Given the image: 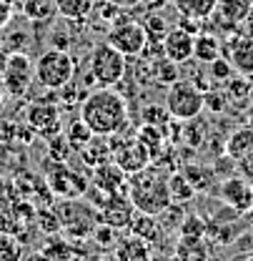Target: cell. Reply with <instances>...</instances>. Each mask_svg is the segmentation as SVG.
<instances>
[{
	"label": "cell",
	"mask_w": 253,
	"mask_h": 261,
	"mask_svg": "<svg viewBox=\"0 0 253 261\" xmlns=\"http://www.w3.org/2000/svg\"><path fill=\"white\" fill-rule=\"evenodd\" d=\"M33 81H35V63L28 53L18 50V53H8V63H5V75H3V88L10 98H25L31 91Z\"/></svg>",
	"instance_id": "obj_8"
},
{
	"label": "cell",
	"mask_w": 253,
	"mask_h": 261,
	"mask_svg": "<svg viewBox=\"0 0 253 261\" xmlns=\"http://www.w3.org/2000/svg\"><path fill=\"white\" fill-rule=\"evenodd\" d=\"M98 261H118L116 256H105V259H98Z\"/></svg>",
	"instance_id": "obj_50"
},
{
	"label": "cell",
	"mask_w": 253,
	"mask_h": 261,
	"mask_svg": "<svg viewBox=\"0 0 253 261\" xmlns=\"http://www.w3.org/2000/svg\"><path fill=\"white\" fill-rule=\"evenodd\" d=\"M223 56L238 75L253 78V35H231L223 43Z\"/></svg>",
	"instance_id": "obj_13"
},
{
	"label": "cell",
	"mask_w": 253,
	"mask_h": 261,
	"mask_svg": "<svg viewBox=\"0 0 253 261\" xmlns=\"http://www.w3.org/2000/svg\"><path fill=\"white\" fill-rule=\"evenodd\" d=\"M128 198L135 206V211L151 214V216H163L173 206L168 176L160 173L153 163L138 173H130L128 176Z\"/></svg>",
	"instance_id": "obj_2"
},
{
	"label": "cell",
	"mask_w": 253,
	"mask_h": 261,
	"mask_svg": "<svg viewBox=\"0 0 253 261\" xmlns=\"http://www.w3.org/2000/svg\"><path fill=\"white\" fill-rule=\"evenodd\" d=\"M206 228H208V224L201 219V216H186V221L181 224V236H206Z\"/></svg>",
	"instance_id": "obj_39"
},
{
	"label": "cell",
	"mask_w": 253,
	"mask_h": 261,
	"mask_svg": "<svg viewBox=\"0 0 253 261\" xmlns=\"http://www.w3.org/2000/svg\"><path fill=\"white\" fill-rule=\"evenodd\" d=\"M110 3H116L121 10H130V8H135V5H140V0H110Z\"/></svg>",
	"instance_id": "obj_43"
},
{
	"label": "cell",
	"mask_w": 253,
	"mask_h": 261,
	"mask_svg": "<svg viewBox=\"0 0 253 261\" xmlns=\"http://www.w3.org/2000/svg\"><path fill=\"white\" fill-rule=\"evenodd\" d=\"M143 25H146V33H148V43H160L163 35L168 33L165 20H163L160 15H156V13H148L146 20H143Z\"/></svg>",
	"instance_id": "obj_34"
},
{
	"label": "cell",
	"mask_w": 253,
	"mask_h": 261,
	"mask_svg": "<svg viewBox=\"0 0 253 261\" xmlns=\"http://www.w3.org/2000/svg\"><path fill=\"white\" fill-rule=\"evenodd\" d=\"M113 136H93V141L80 151V161H86L91 168L103 161H110L113 156Z\"/></svg>",
	"instance_id": "obj_21"
},
{
	"label": "cell",
	"mask_w": 253,
	"mask_h": 261,
	"mask_svg": "<svg viewBox=\"0 0 253 261\" xmlns=\"http://www.w3.org/2000/svg\"><path fill=\"white\" fill-rule=\"evenodd\" d=\"M48 151H50V159L53 161H68V156H70V143L65 141V136H55V138H50L48 141Z\"/></svg>",
	"instance_id": "obj_38"
},
{
	"label": "cell",
	"mask_w": 253,
	"mask_h": 261,
	"mask_svg": "<svg viewBox=\"0 0 253 261\" xmlns=\"http://www.w3.org/2000/svg\"><path fill=\"white\" fill-rule=\"evenodd\" d=\"M33 63H35V81L45 91H61L75 75V58L70 56V50L45 48Z\"/></svg>",
	"instance_id": "obj_3"
},
{
	"label": "cell",
	"mask_w": 253,
	"mask_h": 261,
	"mask_svg": "<svg viewBox=\"0 0 253 261\" xmlns=\"http://www.w3.org/2000/svg\"><path fill=\"white\" fill-rule=\"evenodd\" d=\"M13 15H15V8L8 0H0V31L8 28V23L13 20Z\"/></svg>",
	"instance_id": "obj_40"
},
{
	"label": "cell",
	"mask_w": 253,
	"mask_h": 261,
	"mask_svg": "<svg viewBox=\"0 0 253 261\" xmlns=\"http://www.w3.org/2000/svg\"><path fill=\"white\" fill-rule=\"evenodd\" d=\"M105 40L121 50L126 58H140L148 48V33L143 20H135V18H128V15H118L105 33Z\"/></svg>",
	"instance_id": "obj_6"
},
{
	"label": "cell",
	"mask_w": 253,
	"mask_h": 261,
	"mask_svg": "<svg viewBox=\"0 0 253 261\" xmlns=\"http://www.w3.org/2000/svg\"><path fill=\"white\" fill-rule=\"evenodd\" d=\"M63 136H65V141L70 143V148L73 151H83L91 141H93V130L88 128V123L78 116L75 121H70L68 126H63Z\"/></svg>",
	"instance_id": "obj_25"
},
{
	"label": "cell",
	"mask_w": 253,
	"mask_h": 261,
	"mask_svg": "<svg viewBox=\"0 0 253 261\" xmlns=\"http://www.w3.org/2000/svg\"><path fill=\"white\" fill-rule=\"evenodd\" d=\"M110 161H116L130 176V173H138V171L148 168L153 159H151V153L146 151V146L138 138H128V141H113Z\"/></svg>",
	"instance_id": "obj_12"
},
{
	"label": "cell",
	"mask_w": 253,
	"mask_h": 261,
	"mask_svg": "<svg viewBox=\"0 0 253 261\" xmlns=\"http://www.w3.org/2000/svg\"><path fill=\"white\" fill-rule=\"evenodd\" d=\"M236 166H238V173H241L243 178H248V181L253 184V153H251V156H246V159H241Z\"/></svg>",
	"instance_id": "obj_41"
},
{
	"label": "cell",
	"mask_w": 253,
	"mask_h": 261,
	"mask_svg": "<svg viewBox=\"0 0 253 261\" xmlns=\"http://www.w3.org/2000/svg\"><path fill=\"white\" fill-rule=\"evenodd\" d=\"M20 261H53L50 256H45L43 251H31V254H25Z\"/></svg>",
	"instance_id": "obj_42"
},
{
	"label": "cell",
	"mask_w": 253,
	"mask_h": 261,
	"mask_svg": "<svg viewBox=\"0 0 253 261\" xmlns=\"http://www.w3.org/2000/svg\"><path fill=\"white\" fill-rule=\"evenodd\" d=\"M143 123H148V126H158V128H168V123H171V113L165 111V108H160V106H146L143 108Z\"/></svg>",
	"instance_id": "obj_33"
},
{
	"label": "cell",
	"mask_w": 253,
	"mask_h": 261,
	"mask_svg": "<svg viewBox=\"0 0 253 261\" xmlns=\"http://www.w3.org/2000/svg\"><path fill=\"white\" fill-rule=\"evenodd\" d=\"M193 43H195V35L178 25V28H168V33L160 40V48H163V56L168 61L183 65L193 61Z\"/></svg>",
	"instance_id": "obj_15"
},
{
	"label": "cell",
	"mask_w": 253,
	"mask_h": 261,
	"mask_svg": "<svg viewBox=\"0 0 253 261\" xmlns=\"http://www.w3.org/2000/svg\"><path fill=\"white\" fill-rule=\"evenodd\" d=\"M8 3H10V5H13V8H15V10H20V8H23V3H25V0H8Z\"/></svg>",
	"instance_id": "obj_49"
},
{
	"label": "cell",
	"mask_w": 253,
	"mask_h": 261,
	"mask_svg": "<svg viewBox=\"0 0 253 261\" xmlns=\"http://www.w3.org/2000/svg\"><path fill=\"white\" fill-rule=\"evenodd\" d=\"M156 219H158V216H151V214H140V211H135V216H133V221H130V226H128V233H133V236H138V239L153 244V241L158 239V233H160V224L156 221Z\"/></svg>",
	"instance_id": "obj_23"
},
{
	"label": "cell",
	"mask_w": 253,
	"mask_h": 261,
	"mask_svg": "<svg viewBox=\"0 0 253 261\" xmlns=\"http://www.w3.org/2000/svg\"><path fill=\"white\" fill-rule=\"evenodd\" d=\"M153 78H156V83H160V86H173L176 81H181V65L168 61L163 56L158 61H153Z\"/></svg>",
	"instance_id": "obj_28"
},
{
	"label": "cell",
	"mask_w": 253,
	"mask_h": 261,
	"mask_svg": "<svg viewBox=\"0 0 253 261\" xmlns=\"http://www.w3.org/2000/svg\"><path fill=\"white\" fill-rule=\"evenodd\" d=\"M43 254H45V256H50L53 261H70L73 256H75L73 244H70V241H65V239H50V241L45 244Z\"/></svg>",
	"instance_id": "obj_30"
},
{
	"label": "cell",
	"mask_w": 253,
	"mask_h": 261,
	"mask_svg": "<svg viewBox=\"0 0 253 261\" xmlns=\"http://www.w3.org/2000/svg\"><path fill=\"white\" fill-rule=\"evenodd\" d=\"M70 261H93V259H75V256H73V259Z\"/></svg>",
	"instance_id": "obj_51"
},
{
	"label": "cell",
	"mask_w": 253,
	"mask_h": 261,
	"mask_svg": "<svg viewBox=\"0 0 253 261\" xmlns=\"http://www.w3.org/2000/svg\"><path fill=\"white\" fill-rule=\"evenodd\" d=\"M208 75H211V81L226 83V81H231V78L236 75V70H233V65L228 63V58L221 56V58H216L213 63H208Z\"/></svg>",
	"instance_id": "obj_35"
},
{
	"label": "cell",
	"mask_w": 253,
	"mask_h": 261,
	"mask_svg": "<svg viewBox=\"0 0 253 261\" xmlns=\"http://www.w3.org/2000/svg\"><path fill=\"white\" fill-rule=\"evenodd\" d=\"M165 0H140V5H146L148 10H153V8H158V5H163Z\"/></svg>",
	"instance_id": "obj_45"
},
{
	"label": "cell",
	"mask_w": 253,
	"mask_h": 261,
	"mask_svg": "<svg viewBox=\"0 0 253 261\" xmlns=\"http://www.w3.org/2000/svg\"><path fill=\"white\" fill-rule=\"evenodd\" d=\"M5 63H8V53L0 50V81H3V75H5Z\"/></svg>",
	"instance_id": "obj_46"
},
{
	"label": "cell",
	"mask_w": 253,
	"mask_h": 261,
	"mask_svg": "<svg viewBox=\"0 0 253 261\" xmlns=\"http://www.w3.org/2000/svg\"><path fill=\"white\" fill-rule=\"evenodd\" d=\"M15 201H20L15 184H13L10 178H0V214H5Z\"/></svg>",
	"instance_id": "obj_37"
},
{
	"label": "cell",
	"mask_w": 253,
	"mask_h": 261,
	"mask_svg": "<svg viewBox=\"0 0 253 261\" xmlns=\"http://www.w3.org/2000/svg\"><path fill=\"white\" fill-rule=\"evenodd\" d=\"M218 196L236 214H248L253 208V184L248 178H243L241 173L223 178L221 186H218Z\"/></svg>",
	"instance_id": "obj_11"
},
{
	"label": "cell",
	"mask_w": 253,
	"mask_h": 261,
	"mask_svg": "<svg viewBox=\"0 0 253 261\" xmlns=\"http://www.w3.org/2000/svg\"><path fill=\"white\" fill-rule=\"evenodd\" d=\"M253 10V0H218L213 15L218 18L226 31H236L238 25H243L248 20Z\"/></svg>",
	"instance_id": "obj_16"
},
{
	"label": "cell",
	"mask_w": 253,
	"mask_h": 261,
	"mask_svg": "<svg viewBox=\"0 0 253 261\" xmlns=\"http://www.w3.org/2000/svg\"><path fill=\"white\" fill-rule=\"evenodd\" d=\"M55 10H58V18L78 23V20H86L95 10V0H55Z\"/></svg>",
	"instance_id": "obj_22"
},
{
	"label": "cell",
	"mask_w": 253,
	"mask_h": 261,
	"mask_svg": "<svg viewBox=\"0 0 253 261\" xmlns=\"http://www.w3.org/2000/svg\"><path fill=\"white\" fill-rule=\"evenodd\" d=\"M5 98H8V93H5V88H3V83H0V113H3V108H5Z\"/></svg>",
	"instance_id": "obj_47"
},
{
	"label": "cell",
	"mask_w": 253,
	"mask_h": 261,
	"mask_svg": "<svg viewBox=\"0 0 253 261\" xmlns=\"http://www.w3.org/2000/svg\"><path fill=\"white\" fill-rule=\"evenodd\" d=\"M231 261H253V251H241V254H236Z\"/></svg>",
	"instance_id": "obj_44"
},
{
	"label": "cell",
	"mask_w": 253,
	"mask_h": 261,
	"mask_svg": "<svg viewBox=\"0 0 253 261\" xmlns=\"http://www.w3.org/2000/svg\"><path fill=\"white\" fill-rule=\"evenodd\" d=\"M223 153L226 159H231L233 163H238L241 159L251 156L253 153V126H238L228 133L226 138V146H223Z\"/></svg>",
	"instance_id": "obj_17"
},
{
	"label": "cell",
	"mask_w": 253,
	"mask_h": 261,
	"mask_svg": "<svg viewBox=\"0 0 253 261\" xmlns=\"http://www.w3.org/2000/svg\"><path fill=\"white\" fill-rule=\"evenodd\" d=\"M70 23L73 20H65L61 18V23L53 28L50 33V48H61V50H70V43L75 40V35L70 33Z\"/></svg>",
	"instance_id": "obj_31"
},
{
	"label": "cell",
	"mask_w": 253,
	"mask_h": 261,
	"mask_svg": "<svg viewBox=\"0 0 253 261\" xmlns=\"http://www.w3.org/2000/svg\"><path fill=\"white\" fill-rule=\"evenodd\" d=\"M223 56V40L213 33H198L195 35V43H193V61L201 65L213 63L216 58Z\"/></svg>",
	"instance_id": "obj_19"
},
{
	"label": "cell",
	"mask_w": 253,
	"mask_h": 261,
	"mask_svg": "<svg viewBox=\"0 0 253 261\" xmlns=\"http://www.w3.org/2000/svg\"><path fill=\"white\" fill-rule=\"evenodd\" d=\"M168 189H171L173 203H176V201H190L193 196L198 194V191L193 189V184L186 178V173H171V176H168Z\"/></svg>",
	"instance_id": "obj_29"
},
{
	"label": "cell",
	"mask_w": 253,
	"mask_h": 261,
	"mask_svg": "<svg viewBox=\"0 0 253 261\" xmlns=\"http://www.w3.org/2000/svg\"><path fill=\"white\" fill-rule=\"evenodd\" d=\"M20 244L10 233H0V261H20Z\"/></svg>",
	"instance_id": "obj_36"
},
{
	"label": "cell",
	"mask_w": 253,
	"mask_h": 261,
	"mask_svg": "<svg viewBox=\"0 0 253 261\" xmlns=\"http://www.w3.org/2000/svg\"><path fill=\"white\" fill-rule=\"evenodd\" d=\"M25 121L31 123L35 133L45 141L55 138L63 133V116H61V106L43 98V100H35L25 108Z\"/></svg>",
	"instance_id": "obj_9"
},
{
	"label": "cell",
	"mask_w": 253,
	"mask_h": 261,
	"mask_svg": "<svg viewBox=\"0 0 253 261\" xmlns=\"http://www.w3.org/2000/svg\"><path fill=\"white\" fill-rule=\"evenodd\" d=\"M143 146H146V151L151 153V159L156 161L160 156V151H163V141H165V130L158 128V126H148V123H143L140 128H138V136H135Z\"/></svg>",
	"instance_id": "obj_26"
},
{
	"label": "cell",
	"mask_w": 253,
	"mask_h": 261,
	"mask_svg": "<svg viewBox=\"0 0 253 261\" xmlns=\"http://www.w3.org/2000/svg\"><path fill=\"white\" fill-rule=\"evenodd\" d=\"M80 118L95 136H121L128 128V103L113 88H93L80 103Z\"/></svg>",
	"instance_id": "obj_1"
},
{
	"label": "cell",
	"mask_w": 253,
	"mask_h": 261,
	"mask_svg": "<svg viewBox=\"0 0 253 261\" xmlns=\"http://www.w3.org/2000/svg\"><path fill=\"white\" fill-rule=\"evenodd\" d=\"M176 261H211V249L206 236H178Z\"/></svg>",
	"instance_id": "obj_20"
},
{
	"label": "cell",
	"mask_w": 253,
	"mask_h": 261,
	"mask_svg": "<svg viewBox=\"0 0 253 261\" xmlns=\"http://www.w3.org/2000/svg\"><path fill=\"white\" fill-rule=\"evenodd\" d=\"M95 203H98V221L100 224H108L118 231H128L133 216H135V206L130 203L128 191L105 196L100 194V201H95Z\"/></svg>",
	"instance_id": "obj_10"
},
{
	"label": "cell",
	"mask_w": 253,
	"mask_h": 261,
	"mask_svg": "<svg viewBox=\"0 0 253 261\" xmlns=\"http://www.w3.org/2000/svg\"><path fill=\"white\" fill-rule=\"evenodd\" d=\"M20 10H23V15L31 18V20H50L53 15H58L55 0H25Z\"/></svg>",
	"instance_id": "obj_27"
},
{
	"label": "cell",
	"mask_w": 253,
	"mask_h": 261,
	"mask_svg": "<svg viewBox=\"0 0 253 261\" xmlns=\"http://www.w3.org/2000/svg\"><path fill=\"white\" fill-rule=\"evenodd\" d=\"M43 178H45V186L48 191L63 201H75L80 196L88 194V181L83 173H78L68 161H50L45 163V171H43Z\"/></svg>",
	"instance_id": "obj_5"
},
{
	"label": "cell",
	"mask_w": 253,
	"mask_h": 261,
	"mask_svg": "<svg viewBox=\"0 0 253 261\" xmlns=\"http://www.w3.org/2000/svg\"><path fill=\"white\" fill-rule=\"evenodd\" d=\"M246 118H248V126H253V103L246 108Z\"/></svg>",
	"instance_id": "obj_48"
},
{
	"label": "cell",
	"mask_w": 253,
	"mask_h": 261,
	"mask_svg": "<svg viewBox=\"0 0 253 261\" xmlns=\"http://www.w3.org/2000/svg\"><path fill=\"white\" fill-rule=\"evenodd\" d=\"M216 3L218 0H173L181 18H193V20H208L216 10Z\"/></svg>",
	"instance_id": "obj_24"
},
{
	"label": "cell",
	"mask_w": 253,
	"mask_h": 261,
	"mask_svg": "<svg viewBox=\"0 0 253 261\" xmlns=\"http://www.w3.org/2000/svg\"><path fill=\"white\" fill-rule=\"evenodd\" d=\"M93 239H95V244L103 246V249H116V244H118V239H121V231L98 221V226L93 228Z\"/></svg>",
	"instance_id": "obj_32"
},
{
	"label": "cell",
	"mask_w": 253,
	"mask_h": 261,
	"mask_svg": "<svg viewBox=\"0 0 253 261\" xmlns=\"http://www.w3.org/2000/svg\"><path fill=\"white\" fill-rule=\"evenodd\" d=\"M91 184L103 196L121 194V191H128V173L116 161H103V163H98V166H93Z\"/></svg>",
	"instance_id": "obj_14"
},
{
	"label": "cell",
	"mask_w": 253,
	"mask_h": 261,
	"mask_svg": "<svg viewBox=\"0 0 253 261\" xmlns=\"http://www.w3.org/2000/svg\"><path fill=\"white\" fill-rule=\"evenodd\" d=\"M165 111L171 113L173 121H181V123L195 121L206 111V93L198 91L190 81L181 78L165 91Z\"/></svg>",
	"instance_id": "obj_7"
},
{
	"label": "cell",
	"mask_w": 253,
	"mask_h": 261,
	"mask_svg": "<svg viewBox=\"0 0 253 261\" xmlns=\"http://www.w3.org/2000/svg\"><path fill=\"white\" fill-rule=\"evenodd\" d=\"M113 256L118 261H153V249L148 241L128 233L123 239H118L116 249H113Z\"/></svg>",
	"instance_id": "obj_18"
},
{
	"label": "cell",
	"mask_w": 253,
	"mask_h": 261,
	"mask_svg": "<svg viewBox=\"0 0 253 261\" xmlns=\"http://www.w3.org/2000/svg\"><path fill=\"white\" fill-rule=\"evenodd\" d=\"M88 75L95 88H116L126 75V56L108 40L98 43L88 56Z\"/></svg>",
	"instance_id": "obj_4"
}]
</instances>
